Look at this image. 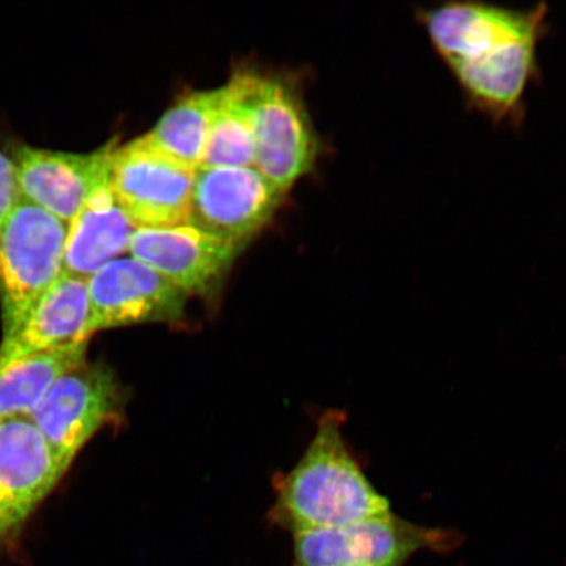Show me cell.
Instances as JSON below:
<instances>
[{"label": "cell", "instance_id": "e0dca14e", "mask_svg": "<svg viewBox=\"0 0 566 566\" xmlns=\"http://www.w3.org/2000/svg\"><path fill=\"white\" fill-rule=\"evenodd\" d=\"M219 88L182 96L146 134L160 151L190 168L201 167Z\"/></svg>", "mask_w": 566, "mask_h": 566}, {"label": "cell", "instance_id": "8992f818", "mask_svg": "<svg viewBox=\"0 0 566 566\" xmlns=\"http://www.w3.org/2000/svg\"><path fill=\"white\" fill-rule=\"evenodd\" d=\"M254 165L285 193L314 168L318 139L294 82L259 75L253 96Z\"/></svg>", "mask_w": 566, "mask_h": 566}, {"label": "cell", "instance_id": "52a82bcc", "mask_svg": "<svg viewBox=\"0 0 566 566\" xmlns=\"http://www.w3.org/2000/svg\"><path fill=\"white\" fill-rule=\"evenodd\" d=\"M122 391L105 366L86 363L62 375L30 416L69 467L98 430L116 420Z\"/></svg>", "mask_w": 566, "mask_h": 566}, {"label": "cell", "instance_id": "6da1fadb", "mask_svg": "<svg viewBox=\"0 0 566 566\" xmlns=\"http://www.w3.org/2000/svg\"><path fill=\"white\" fill-rule=\"evenodd\" d=\"M548 17L546 3L518 10L475 0L417 11L467 104L495 126H521L525 119L528 91L541 76L537 52Z\"/></svg>", "mask_w": 566, "mask_h": 566}, {"label": "cell", "instance_id": "5b68a950", "mask_svg": "<svg viewBox=\"0 0 566 566\" xmlns=\"http://www.w3.org/2000/svg\"><path fill=\"white\" fill-rule=\"evenodd\" d=\"M298 566H405L422 549L449 551L458 534L389 513L354 525L294 534Z\"/></svg>", "mask_w": 566, "mask_h": 566}, {"label": "cell", "instance_id": "9a60e30c", "mask_svg": "<svg viewBox=\"0 0 566 566\" xmlns=\"http://www.w3.org/2000/svg\"><path fill=\"white\" fill-rule=\"evenodd\" d=\"M259 75L239 71L219 88L201 167H253V96Z\"/></svg>", "mask_w": 566, "mask_h": 566}, {"label": "cell", "instance_id": "ba28073f", "mask_svg": "<svg viewBox=\"0 0 566 566\" xmlns=\"http://www.w3.org/2000/svg\"><path fill=\"white\" fill-rule=\"evenodd\" d=\"M283 195L254 167H200L189 223L243 245L271 221Z\"/></svg>", "mask_w": 566, "mask_h": 566}, {"label": "cell", "instance_id": "30bf717a", "mask_svg": "<svg viewBox=\"0 0 566 566\" xmlns=\"http://www.w3.org/2000/svg\"><path fill=\"white\" fill-rule=\"evenodd\" d=\"M117 140L88 154L21 145L13 151L23 200L70 224L90 196L108 179Z\"/></svg>", "mask_w": 566, "mask_h": 566}, {"label": "cell", "instance_id": "7c38bea8", "mask_svg": "<svg viewBox=\"0 0 566 566\" xmlns=\"http://www.w3.org/2000/svg\"><path fill=\"white\" fill-rule=\"evenodd\" d=\"M242 244L186 223L167 229H138L129 252L184 293L205 294L221 281Z\"/></svg>", "mask_w": 566, "mask_h": 566}, {"label": "cell", "instance_id": "8fae6325", "mask_svg": "<svg viewBox=\"0 0 566 566\" xmlns=\"http://www.w3.org/2000/svg\"><path fill=\"white\" fill-rule=\"evenodd\" d=\"M67 470L30 416L0 421V518L13 536Z\"/></svg>", "mask_w": 566, "mask_h": 566}, {"label": "cell", "instance_id": "ac0fdd59", "mask_svg": "<svg viewBox=\"0 0 566 566\" xmlns=\"http://www.w3.org/2000/svg\"><path fill=\"white\" fill-rule=\"evenodd\" d=\"M21 200L15 163L0 153V226Z\"/></svg>", "mask_w": 566, "mask_h": 566}, {"label": "cell", "instance_id": "4fadbf2b", "mask_svg": "<svg viewBox=\"0 0 566 566\" xmlns=\"http://www.w3.org/2000/svg\"><path fill=\"white\" fill-rule=\"evenodd\" d=\"M92 328L88 279L63 272L0 344V359L88 344Z\"/></svg>", "mask_w": 566, "mask_h": 566}, {"label": "cell", "instance_id": "2e32d148", "mask_svg": "<svg viewBox=\"0 0 566 566\" xmlns=\"http://www.w3.org/2000/svg\"><path fill=\"white\" fill-rule=\"evenodd\" d=\"M87 345L0 359V421L31 416L56 379L86 363Z\"/></svg>", "mask_w": 566, "mask_h": 566}, {"label": "cell", "instance_id": "7a4b0ae2", "mask_svg": "<svg viewBox=\"0 0 566 566\" xmlns=\"http://www.w3.org/2000/svg\"><path fill=\"white\" fill-rule=\"evenodd\" d=\"M345 416L325 413L313 442L282 480L273 509L282 526L301 531L335 528L380 518L389 501L366 478L343 436Z\"/></svg>", "mask_w": 566, "mask_h": 566}, {"label": "cell", "instance_id": "9c48e42d", "mask_svg": "<svg viewBox=\"0 0 566 566\" xmlns=\"http://www.w3.org/2000/svg\"><path fill=\"white\" fill-rule=\"evenodd\" d=\"M94 332L150 323H174L188 294L136 258H119L88 279Z\"/></svg>", "mask_w": 566, "mask_h": 566}, {"label": "cell", "instance_id": "5bb4252c", "mask_svg": "<svg viewBox=\"0 0 566 566\" xmlns=\"http://www.w3.org/2000/svg\"><path fill=\"white\" fill-rule=\"evenodd\" d=\"M136 231L106 179L69 224L65 273L90 279L98 269L124 258Z\"/></svg>", "mask_w": 566, "mask_h": 566}, {"label": "cell", "instance_id": "277c9868", "mask_svg": "<svg viewBox=\"0 0 566 566\" xmlns=\"http://www.w3.org/2000/svg\"><path fill=\"white\" fill-rule=\"evenodd\" d=\"M195 172L144 136L115 148L108 180L137 230L167 229L189 223Z\"/></svg>", "mask_w": 566, "mask_h": 566}, {"label": "cell", "instance_id": "d6986e66", "mask_svg": "<svg viewBox=\"0 0 566 566\" xmlns=\"http://www.w3.org/2000/svg\"><path fill=\"white\" fill-rule=\"evenodd\" d=\"M13 537L15 536L12 535L11 531L6 527L2 518H0V548L9 544Z\"/></svg>", "mask_w": 566, "mask_h": 566}, {"label": "cell", "instance_id": "3957f363", "mask_svg": "<svg viewBox=\"0 0 566 566\" xmlns=\"http://www.w3.org/2000/svg\"><path fill=\"white\" fill-rule=\"evenodd\" d=\"M69 224L21 200L0 226V311L3 336L65 272Z\"/></svg>", "mask_w": 566, "mask_h": 566}]
</instances>
